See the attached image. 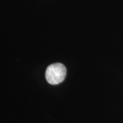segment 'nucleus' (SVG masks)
<instances>
[{
    "label": "nucleus",
    "instance_id": "nucleus-1",
    "mask_svg": "<svg viewBox=\"0 0 123 123\" xmlns=\"http://www.w3.org/2000/svg\"><path fill=\"white\" fill-rule=\"evenodd\" d=\"M66 75V68L61 63H55L49 66L45 77L49 84L57 85L62 82Z\"/></svg>",
    "mask_w": 123,
    "mask_h": 123
}]
</instances>
